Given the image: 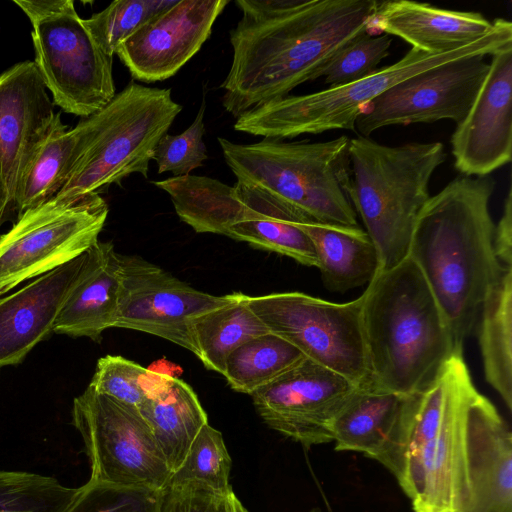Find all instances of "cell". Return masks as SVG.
I'll use <instances>...</instances> for the list:
<instances>
[{
    "mask_svg": "<svg viewBox=\"0 0 512 512\" xmlns=\"http://www.w3.org/2000/svg\"><path fill=\"white\" fill-rule=\"evenodd\" d=\"M375 0H236L232 63L222 105L238 118L322 77L329 61L367 30Z\"/></svg>",
    "mask_w": 512,
    "mask_h": 512,
    "instance_id": "cell-1",
    "label": "cell"
},
{
    "mask_svg": "<svg viewBox=\"0 0 512 512\" xmlns=\"http://www.w3.org/2000/svg\"><path fill=\"white\" fill-rule=\"evenodd\" d=\"M494 188L489 175L453 179L430 196L411 238L408 257L426 280L460 351L502 267L489 210Z\"/></svg>",
    "mask_w": 512,
    "mask_h": 512,
    "instance_id": "cell-2",
    "label": "cell"
},
{
    "mask_svg": "<svg viewBox=\"0 0 512 512\" xmlns=\"http://www.w3.org/2000/svg\"><path fill=\"white\" fill-rule=\"evenodd\" d=\"M363 298L367 358L377 386L406 395L424 392L453 355L463 353L409 257L393 269L378 272Z\"/></svg>",
    "mask_w": 512,
    "mask_h": 512,
    "instance_id": "cell-3",
    "label": "cell"
},
{
    "mask_svg": "<svg viewBox=\"0 0 512 512\" xmlns=\"http://www.w3.org/2000/svg\"><path fill=\"white\" fill-rule=\"evenodd\" d=\"M347 195L377 249L380 271L408 258L418 216L430 198L429 182L445 161L441 142L387 146L367 137L350 139Z\"/></svg>",
    "mask_w": 512,
    "mask_h": 512,
    "instance_id": "cell-4",
    "label": "cell"
},
{
    "mask_svg": "<svg viewBox=\"0 0 512 512\" xmlns=\"http://www.w3.org/2000/svg\"><path fill=\"white\" fill-rule=\"evenodd\" d=\"M349 142L344 135L323 142L263 138L251 144L218 138L237 182L258 188L317 222L354 227L356 212L347 195Z\"/></svg>",
    "mask_w": 512,
    "mask_h": 512,
    "instance_id": "cell-5",
    "label": "cell"
},
{
    "mask_svg": "<svg viewBox=\"0 0 512 512\" xmlns=\"http://www.w3.org/2000/svg\"><path fill=\"white\" fill-rule=\"evenodd\" d=\"M181 110L170 89L130 81L108 104L72 128L77 159L56 196L100 194L133 173L147 178L156 145Z\"/></svg>",
    "mask_w": 512,
    "mask_h": 512,
    "instance_id": "cell-6",
    "label": "cell"
},
{
    "mask_svg": "<svg viewBox=\"0 0 512 512\" xmlns=\"http://www.w3.org/2000/svg\"><path fill=\"white\" fill-rule=\"evenodd\" d=\"M512 44V23L497 18L479 40L442 54L411 48L392 65L357 81L305 95L286 96L254 107L237 118L234 129L263 138L288 139L301 134L354 130L361 109L402 80L432 67L473 55H492Z\"/></svg>",
    "mask_w": 512,
    "mask_h": 512,
    "instance_id": "cell-7",
    "label": "cell"
},
{
    "mask_svg": "<svg viewBox=\"0 0 512 512\" xmlns=\"http://www.w3.org/2000/svg\"><path fill=\"white\" fill-rule=\"evenodd\" d=\"M363 300V294L346 303H333L301 292H281L249 296L248 304L269 332L359 387L371 381Z\"/></svg>",
    "mask_w": 512,
    "mask_h": 512,
    "instance_id": "cell-8",
    "label": "cell"
},
{
    "mask_svg": "<svg viewBox=\"0 0 512 512\" xmlns=\"http://www.w3.org/2000/svg\"><path fill=\"white\" fill-rule=\"evenodd\" d=\"M108 212L100 194H87L55 196L20 214L0 236V297L89 250Z\"/></svg>",
    "mask_w": 512,
    "mask_h": 512,
    "instance_id": "cell-9",
    "label": "cell"
},
{
    "mask_svg": "<svg viewBox=\"0 0 512 512\" xmlns=\"http://www.w3.org/2000/svg\"><path fill=\"white\" fill-rule=\"evenodd\" d=\"M445 406L440 425L408 443L401 488L414 512H466L469 487L466 465V416L477 392L463 353L448 361Z\"/></svg>",
    "mask_w": 512,
    "mask_h": 512,
    "instance_id": "cell-10",
    "label": "cell"
},
{
    "mask_svg": "<svg viewBox=\"0 0 512 512\" xmlns=\"http://www.w3.org/2000/svg\"><path fill=\"white\" fill-rule=\"evenodd\" d=\"M72 422L83 439L90 480L152 490L167 485L172 472L136 407L88 386L73 400Z\"/></svg>",
    "mask_w": 512,
    "mask_h": 512,
    "instance_id": "cell-11",
    "label": "cell"
},
{
    "mask_svg": "<svg viewBox=\"0 0 512 512\" xmlns=\"http://www.w3.org/2000/svg\"><path fill=\"white\" fill-rule=\"evenodd\" d=\"M31 24L34 63L55 105L86 118L112 100L113 57L96 44L74 1L63 0L58 9Z\"/></svg>",
    "mask_w": 512,
    "mask_h": 512,
    "instance_id": "cell-12",
    "label": "cell"
},
{
    "mask_svg": "<svg viewBox=\"0 0 512 512\" xmlns=\"http://www.w3.org/2000/svg\"><path fill=\"white\" fill-rule=\"evenodd\" d=\"M485 56L463 57L402 80L361 109L354 129L367 137L390 125L460 123L488 74Z\"/></svg>",
    "mask_w": 512,
    "mask_h": 512,
    "instance_id": "cell-13",
    "label": "cell"
},
{
    "mask_svg": "<svg viewBox=\"0 0 512 512\" xmlns=\"http://www.w3.org/2000/svg\"><path fill=\"white\" fill-rule=\"evenodd\" d=\"M121 284L114 327L175 343L197 356L189 321L233 299L190 286L138 255L121 254Z\"/></svg>",
    "mask_w": 512,
    "mask_h": 512,
    "instance_id": "cell-14",
    "label": "cell"
},
{
    "mask_svg": "<svg viewBox=\"0 0 512 512\" xmlns=\"http://www.w3.org/2000/svg\"><path fill=\"white\" fill-rule=\"evenodd\" d=\"M356 387L305 358L250 396L271 429L309 448L333 441L332 422Z\"/></svg>",
    "mask_w": 512,
    "mask_h": 512,
    "instance_id": "cell-15",
    "label": "cell"
},
{
    "mask_svg": "<svg viewBox=\"0 0 512 512\" xmlns=\"http://www.w3.org/2000/svg\"><path fill=\"white\" fill-rule=\"evenodd\" d=\"M419 395L397 393L372 380L356 387L332 422L335 449L359 452L378 461L402 486Z\"/></svg>",
    "mask_w": 512,
    "mask_h": 512,
    "instance_id": "cell-16",
    "label": "cell"
},
{
    "mask_svg": "<svg viewBox=\"0 0 512 512\" xmlns=\"http://www.w3.org/2000/svg\"><path fill=\"white\" fill-rule=\"evenodd\" d=\"M229 0H177L125 40L116 55L146 83L174 76L202 47Z\"/></svg>",
    "mask_w": 512,
    "mask_h": 512,
    "instance_id": "cell-17",
    "label": "cell"
},
{
    "mask_svg": "<svg viewBox=\"0 0 512 512\" xmlns=\"http://www.w3.org/2000/svg\"><path fill=\"white\" fill-rule=\"evenodd\" d=\"M488 74L451 137L455 168L487 176L512 154V44L491 55Z\"/></svg>",
    "mask_w": 512,
    "mask_h": 512,
    "instance_id": "cell-18",
    "label": "cell"
},
{
    "mask_svg": "<svg viewBox=\"0 0 512 512\" xmlns=\"http://www.w3.org/2000/svg\"><path fill=\"white\" fill-rule=\"evenodd\" d=\"M56 112L34 62L0 74V163L10 207L25 168Z\"/></svg>",
    "mask_w": 512,
    "mask_h": 512,
    "instance_id": "cell-19",
    "label": "cell"
},
{
    "mask_svg": "<svg viewBox=\"0 0 512 512\" xmlns=\"http://www.w3.org/2000/svg\"><path fill=\"white\" fill-rule=\"evenodd\" d=\"M466 512H512V433L496 407L478 391L466 416Z\"/></svg>",
    "mask_w": 512,
    "mask_h": 512,
    "instance_id": "cell-20",
    "label": "cell"
},
{
    "mask_svg": "<svg viewBox=\"0 0 512 512\" xmlns=\"http://www.w3.org/2000/svg\"><path fill=\"white\" fill-rule=\"evenodd\" d=\"M85 253L0 297V368L19 364L53 333Z\"/></svg>",
    "mask_w": 512,
    "mask_h": 512,
    "instance_id": "cell-21",
    "label": "cell"
},
{
    "mask_svg": "<svg viewBox=\"0 0 512 512\" xmlns=\"http://www.w3.org/2000/svg\"><path fill=\"white\" fill-rule=\"evenodd\" d=\"M493 29L477 12L454 11L408 0L379 2L367 31L400 37L412 48L442 54L461 49Z\"/></svg>",
    "mask_w": 512,
    "mask_h": 512,
    "instance_id": "cell-22",
    "label": "cell"
},
{
    "mask_svg": "<svg viewBox=\"0 0 512 512\" xmlns=\"http://www.w3.org/2000/svg\"><path fill=\"white\" fill-rule=\"evenodd\" d=\"M233 186L230 226L225 236L317 267L314 245L297 225L311 217L253 186L237 181Z\"/></svg>",
    "mask_w": 512,
    "mask_h": 512,
    "instance_id": "cell-23",
    "label": "cell"
},
{
    "mask_svg": "<svg viewBox=\"0 0 512 512\" xmlns=\"http://www.w3.org/2000/svg\"><path fill=\"white\" fill-rule=\"evenodd\" d=\"M121 254L112 242L98 241L85 252L79 275L53 327V333L101 341L115 326L121 284Z\"/></svg>",
    "mask_w": 512,
    "mask_h": 512,
    "instance_id": "cell-24",
    "label": "cell"
},
{
    "mask_svg": "<svg viewBox=\"0 0 512 512\" xmlns=\"http://www.w3.org/2000/svg\"><path fill=\"white\" fill-rule=\"evenodd\" d=\"M311 239L325 287L347 290L369 284L380 271L376 247L358 226L325 224L308 219L297 223Z\"/></svg>",
    "mask_w": 512,
    "mask_h": 512,
    "instance_id": "cell-25",
    "label": "cell"
},
{
    "mask_svg": "<svg viewBox=\"0 0 512 512\" xmlns=\"http://www.w3.org/2000/svg\"><path fill=\"white\" fill-rule=\"evenodd\" d=\"M173 473L184 461L207 414L189 384L176 377L167 381L138 408Z\"/></svg>",
    "mask_w": 512,
    "mask_h": 512,
    "instance_id": "cell-26",
    "label": "cell"
},
{
    "mask_svg": "<svg viewBox=\"0 0 512 512\" xmlns=\"http://www.w3.org/2000/svg\"><path fill=\"white\" fill-rule=\"evenodd\" d=\"M486 381L512 409V266L502 265L479 314Z\"/></svg>",
    "mask_w": 512,
    "mask_h": 512,
    "instance_id": "cell-27",
    "label": "cell"
},
{
    "mask_svg": "<svg viewBox=\"0 0 512 512\" xmlns=\"http://www.w3.org/2000/svg\"><path fill=\"white\" fill-rule=\"evenodd\" d=\"M73 129L56 113L44 138L29 160L18 184L12 207L18 216L55 197L67 182L77 159Z\"/></svg>",
    "mask_w": 512,
    "mask_h": 512,
    "instance_id": "cell-28",
    "label": "cell"
},
{
    "mask_svg": "<svg viewBox=\"0 0 512 512\" xmlns=\"http://www.w3.org/2000/svg\"><path fill=\"white\" fill-rule=\"evenodd\" d=\"M248 295L233 292V299L189 321L197 357L204 366L224 374L229 355L249 340L268 333L248 304Z\"/></svg>",
    "mask_w": 512,
    "mask_h": 512,
    "instance_id": "cell-29",
    "label": "cell"
},
{
    "mask_svg": "<svg viewBox=\"0 0 512 512\" xmlns=\"http://www.w3.org/2000/svg\"><path fill=\"white\" fill-rule=\"evenodd\" d=\"M305 358L292 344L268 332L235 349L226 360L223 376L233 390L251 395Z\"/></svg>",
    "mask_w": 512,
    "mask_h": 512,
    "instance_id": "cell-30",
    "label": "cell"
},
{
    "mask_svg": "<svg viewBox=\"0 0 512 512\" xmlns=\"http://www.w3.org/2000/svg\"><path fill=\"white\" fill-rule=\"evenodd\" d=\"M77 492L54 477L0 471V512H64Z\"/></svg>",
    "mask_w": 512,
    "mask_h": 512,
    "instance_id": "cell-31",
    "label": "cell"
},
{
    "mask_svg": "<svg viewBox=\"0 0 512 512\" xmlns=\"http://www.w3.org/2000/svg\"><path fill=\"white\" fill-rule=\"evenodd\" d=\"M176 1L116 0L83 22L100 49L113 57L125 40Z\"/></svg>",
    "mask_w": 512,
    "mask_h": 512,
    "instance_id": "cell-32",
    "label": "cell"
},
{
    "mask_svg": "<svg viewBox=\"0 0 512 512\" xmlns=\"http://www.w3.org/2000/svg\"><path fill=\"white\" fill-rule=\"evenodd\" d=\"M232 461L225 446L222 434L217 429L205 424L182 462L171 474L167 484L197 482L215 490L228 491Z\"/></svg>",
    "mask_w": 512,
    "mask_h": 512,
    "instance_id": "cell-33",
    "label": "cell"
},
{
    "mask_svg": "<svg viewBox=\"0 0 512 512\" xmlns=\"http://www.w3.org/2000/svg\"><path fill=\"white\" fill-rule=\"evenodd\" d=\"M161 380L162 374L134 361L118 355H106L97 361L88 386L100 394L138 409Z\"/></svg>",
    "mask_w": 512,
    "mask_h": 512,
    "instance_id": "cell-34",
    "label": "cell"
},
{
    "mask_svg": "<svg viewBox=\"0 0 512 512\" xmlns=\"http://www.w3.org/2000/svg\"><path fill=\"white\" fill-rule=\"evenodd\" d=\"M392 38L388 34L360 33L340 49L323 70L329 87L345 85L364 78L378 69L389 54Z\"/></svg>",
    "mask_w": 512,
    "mask_h": 512,
    "instance_id": "cell-35",
    "label": "cell"
},
{
    "mask_svg": "<svg viewBox=\"0 0 512 512\" xmlns=\"http://www.w3.org/2000/svg\"><path fill=\"white\" fill-rule=\"evenodd\" d=\"M159 490L90 480L64 512H157Z\"/></svg>",
    "mask_w": 512,
    "mask_h": 512,
    "instance_id": "cell-36",
    "label": "cell"
},
{
    "mask_svg": "<svg viewBox=\"0 0 512 512\" xmlns=\"http://www.w3.org/2000/svg\"><path fill=\"white\" fill-rule=\"evenodd\" d=\"M205 109L203 97L193 123L185 131L177 135L166 133L160 138L153 156L158 173L171 172L174 177L189 175L207 160V148L203 141Z\"/></svg>",
    "mask_w": 512,
    "mask_h": 512,
    "instance_id": "cell-37",
    "label": "cell"
},
{
    "mask_svg": "<svg viewBox=\"0 0 512 512\" xmlns=\"http://www.w3.org/2000/svg\"><path fill=\"white\" fill-rule=\"evenodd\" d=\"M157 512H249L233 489L215 490L197 482L167 484L159 490Z\"/></svg>",
    "mask_w": 512,
    "mask_h": 512,
    "instance_id": "cell-38",
    "label": "cell"
},
{
    "mask_svg": "<svg viewBox=\"0 0 512 512\" xmlns=\"http://www.w3.org/2000/svg\"><path fill=\"white\" fill-rule=\"evenodd\" d=\"M493 245L500 265L512 266V191L508 189L502 215L494 228Z\"/></svg>",
    "mask_w": 512,
    "mask_h": 512,
    "instance_id": "cell-39",
    "label": "cell"
},
{
    "mask_svg": "<svg viewBox=\"0 0 512 512\" xmlns=\"http://www.w3.org/2000/svg\"><path fill=\"white\" fill-rule=\"evenodd\" d=\"M10 207V200L8 190L4 181L2 167L0 163V224L1 220L6 212V210Z\"/></svg>",
    "mask_w": 512,
    "mask_h": 512,
    "instance_id": "cell-40",
    "label": "cell"
},
{
    "mask_svg": "<svg viewBox=\"0 0 512 512\" xmlns=\"http://www.w3.org/2000/svg\"><path fill=\"white\" fill-rule=\"evenodd\" d=\"M308 512H322L319 508H313L309 510Z\"/></svg>",
    "mask_w": 512,
    "mask_h": 512,
    "instance_id": "cell-41",
    "label": "cell"
}]
</instances>
